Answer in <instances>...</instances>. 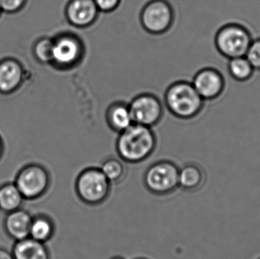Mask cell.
<instances>
[{
	"label": "cell",
	"instance_id": "obj_20",
	"mask_svg": "<svg viewBox=\"0 0 260 259\" xmlns=\"http://www.w3.org/2000/svg\"><path fill=\"white\" fill-rule=\"evenodd\" d=\"M126 167L122 161L117 158H111L102 164L101 170L111 182H117L123 179L126 174Z\"/></svg>",
	"mask_w": 260,
	"mask_h": 259
},
{
	"label": "cell",
	"instance_id": "obj_26",
	"mask_svg": "<svg viewBox=\"0 0 260 259\" xmlns=\"http://www.w3.org/2000/svg\"><path fill=\"white\" fill-rule=\"evenodd\" d=\"M3 141H2L1 138H0V156H1L2 153H3Z\"/></svg>",
	"mask_w": 260,
	"mask_h": 259
},
{
	"label": "cell",
	"instance_id": "obj_5",
	"mask_svg": "<svg viewBox=\"0 0 260 259\" xmlns=\"http://www.w3.org/2000/svg\"><path fill=\"white\" fill-rule=\"evenodd\" d=\"M79 199L87 205L103 203L110 195L111 182L100 168L90 167L81 172L76 182Z\"/></svg>",
	"mask_w": 260,
	"mask_h": 259
},
{
	"label": "cell",
	"instance_id": "obj_16",
	"mask_svg": "<svg viewBox=\"0 0 260 259\" xmlns=\"http://www.w3.org/2000/svg\"><path fill=\"white\" fill-rule=\"evenodd\" d=\"M206 180V175L200 166L190 164L179 170V187L187 191L201 188Z\"/></svg>",
	"mask_w": 260,
	"mask_h": 259
},
{
	"label": "cell",
	"instance_id": "obj_8",
	"mask_svg": "<svg viewBox=\"0 0 260 259\" xmlns=\"http://www.w3.org/2000/svg\"><path fill=\"white\" fill-rule=\"evenodd\" d=\"M133 123L152 128L160 123L164 116V105L160 99L151 93H142L129 103Z\"/></svg>",
	"mask_w": 260,
	"mask_h": 259
},
{
	"label": "cell",
	"instance_id": "obj_25",
	"mask_svg": "<svg viewBox=\"0 0 260 259\" xmlns=\"http://www.w3.org/2000/svg\"><path fill=\"white\" fill-rule=\"evenodd\" d=\"M0 259H14L12 255H11L7 251L0 249Z\"/></svg>",
	"mask_w": 260,
	"mask_h": 259
},
{
	"label": "cell",
	"instance_id": "obj_12",
	"mask_svg": "<svg viewBox=\"0 0 260 259\" xmlns=\"http://www.w3.org/2000/svg\"><path fill=\"white\" fill-rule=\"evenodd\" d=\"M24 77V68L18 61L6 59L0 62V92L13 93L22 85Z\"/></svg>",
	"mask_w": 260,
	"mask_h": 259
},
{
	"label": "cell",
	"instance_id": "obj_10",
	"mask_svg": "<svg viewBox=\"0 0 260 259\" xmlns=\"http://www.w3.org/2000/svg\"><path fill=\"white\" fill-rule=\"evenodd\" d=\"M191 82L205 101L219 97L225 86L224 75L214 67L200 68L194 75Z\"/></svg>",
	"mask_w": 260,
	"mask_h": 259
},
{
	"label": "cell",
	"instance_id": "obj_7",
	"mask_svg": "<svg viewBox=\"0 0 260 259\" xmlns=\"http://www.w3.org/2000/svg\"><path fill=\"white\" fill-rule=\"evenodd\" d=\"M180 169L171 161H162L152 164L145 172V187L155 195H166L179 187Z\"/></svg>",
	"mask_w": 260,
	"mask_h": 259
},
{
	"label": "cell",
	"instance_id": "obj_15",
	"mask_svg": "<svg viewBox=\"0 0 260 259\" xmlns=\"http://www.w3.org/2000/svg\"><path fill=\"white\" fill-rule=\"evenodd\" d=\"M14 259H50L44 243L31 238L19 240L14 247Z\"/></svg>",
	"mask_w": 260,
	"mask_h": 259
},
{
	"label": "cell",
	"instance_id": "obj_23",
	"mask_svg": "<svg viewBox=\"0 0 260 259\" xmlns=\"http://www.w3.org/2000/svg\"><path fill=\"white\" fill-rule=\"evenodd\" d=\"M27 0H0V9L6 13H16L21 11Z\"/></svg>",
	"mask_w": 260,
	"mask_h": 259
},
{
	"label": "cell",
	"instance_id": "obj_24",
	"mask_svg": "<svg viewBox=\"0 0 260 259\" xmlns=\"http://www.w3.org/2000/svg\"><path fill=\"white\" fill-rule=\"evenodd\" d=\"M122 0H94L100 12L110 13L118 9Z\"/></svg>",
	"mask_w": 260,
	"mask_h": 259
},
{
	"label": "cell",
	"instance_id": "obj_2",
	"mask_svg": "<svg viewBox=\"0 0 260 259\" xmlns=\"http://www.w3.org/2000/svg\"><path fill=\"white\" fill-rule=\"evenodd\" d=\"M165 104L172 115L181 120L198 117L205 106L192 82L177 81L171 84L165 93Z\"/></svg>",
	"mask_w": 260,
	"mask_h": 259
},
{
	"label": "cell",
	"instance_id": "obj_6",
	"mask_svg": "<svg viewBox=\"0 0 260 259\" xmlns=\"http://www.w3.org/2000/svg\"><path fill=\"white\" fill-rule=\"evenodd\" d=\"M174 10L167 0H150L141 10L139 19L144 30L151 34L166 33L174 21Z\"/></svg>",
	"mask_w": 260,
	"mask_h": 259
},
{
	"label": "cell",
	"instance_id": "obj_22",
	"mask_svg": "<svg viewBox=\"0 0 260 259\" xmlns=\"http://www.w3.org/2000/svg\"><path fill=\"white\" fill-rule=\"evenodd\" d=\"M245 56L254 70L260 71V36L253 40Z\"/></svg>",
	"mask_w": 260,
	"mask_h": 259
},
{
	"label": "cell",
	"instance_id": "obj_13",
	"mask_svg": "<svg viewBox=\"0 0 260 259\" xmlns=\"http://www.w3.org/2000/svg\"><path fill=\"white\" fill-rule=\"evenodd\" d=\"M108 126L114 132L120 133L133 124L129 103L115 101L109 105L105 114Z\"/></svg>",
	"mask_w": 260,
	"mask_h": 259
},
{
	"label": "cell",
	"instance_id": "obj_18",
	"mask_svg": "<svg viewBox=\"0 0 260 259\" xmlns=\"http://www.w3.org/2000/svg\"><path fill=\"white\" fill-rule=\"evenodd\" d=\"M22 195L16 185L8 184L0 188V209L12 212L18 210L22 202Z\"/></svg>",
	"mask_w": 260,
	"mask_h": 259
},
{
	"label": "cell",
	"instance_id": "obj_29",
	"mask_svg": "<svg viewBox=\"0 0 260 259\" xmlns=\"http://www.w3.org/2000/svg\"><path fill=\"white\" fill-rule=\"evenodd\" d=\"M137 259H145V258H137Z\"/></svg>",
	"mask_w": 260,
	"mask_h": 259
},
{
	"label": "cell",
	"instance_id": "obj_1",
	"mask_svg": "<svg viewBox=\"0 0 260 259\" xmlns=\"http://www.w3.org/2000/svg\"><path fill=\"white\" fill-rule=\"evenodd\" d=\"M157 145V138L152 129L133 123L119 133L116 150L125 162H142L152 155Z\"/></svg>",
	"mask_w": 260,
	"mask_h": 259
},
{
	"label": "cell",
	"instance_id": "obj_3",
	"mask_svg": "<svg viewBox=\"0 0 260 259\" xmlns=\"http://www.w3.org/2000/svg\"><path fill=\"white\" fill-rule=\"evenodd\" d=\"M53 39L50 65L61 71L77 67L85 58L86 48L79 35L73 32H62Z\"/></svg>",
	"mask_w": 260,
	"mask_h": 259
},
{
	"label": "cell",
	"instance_id": "obj_11",
	"mask_svg": "<svg viewBox=\"0 0 260 259\" xmlns=\"http://www.w3.org/2000/svg\"><path fill=\"white\" fill-rule=\"evenodd\" d=\"M64 13L70 25L83 29L91 27L96 22L100 11L94 0H69Z\"/></svg>",
	"mask_w": 260,
	"mask_h": 259
},
{
	"label": "cell",
	"instance_id": "obj_21",
	"mask_svg": "<svg viewBox=\"0 0 260 259\" xmlns=\"http://www.w3.org/2000/svg\"><path fill=\"white\" fill-rule=\"evenodd\" d=\"M53 39L47 36L37 40L33 47V54L35 59L44 65H50L52 59Z\"/></svg>",
	"mask_w": 260,
	"mask_h": 259
},
{
	"label": "cell",
	"instance_id": "obj_19",
	"mask_svg": "<svg viewBox=\"0 0 260 259\" xmlns=\"http://www.w3.org/2000/svg\"><path fill=\"white\" fill-rule=\"evenodd\" d=\"M54 232L53 222L46 217L32 219L29 236L33 240L44 243L51 238Z\"/></svg>",
	"mask_w": 260,
	"mask_h": 259
},
{
	"label": "cell",
	"instance_id": "obj_9",
	"mask_svg": "<svg viewBox=\"0 0 260 259\" xmlns=\"http://www.w3.org/2000/svg\"><path fill=\"white\" fill-rule=\"evenodd\" d=\"M49 184L50 177L47 170L41 166L31 165L18 174L16 187L23 197L36 199L47 191Z\"/></svg>",
	"mask_w": 260,
	"mask_h": 259
},
{
	"label": "cell",
	"instance_id": "obj_28",
	"mask_svg": "<svg viewBox=\"0 0 260 259\" xmlns=\"http://www.w3.org/2000/svg\"><path fill=\"white\" fill-rule=\"evenodd\" d=\"M2 12H2L1 9H0V15H1Z\"/></svg>",
	"mask_w": 260,
	"mask_h": 259
},
{
	"label": "cell",
	"instance_id": "obj_17",
	"mask_svg": "<svg viewBox=\"0 0 260 259\" xmlns=\"http://www.w3.org/2000/svg\"><path fill=\"white\" fill-rule=\"evenodd\" d=\"M227 69L231 77L238 82L249 80L254 73V68L246 56L229 59Z\"/></svg>",
	"mask_w": 260,
	"mask_h": 259
},
{
	"label": "cell",
	"instance_id": "obj_4",
	"mask_svg": "<svg viewBox=\"0 0 260 259\" xmlns=\"http://www.w3.org/2000/svg\"><path fill=\"white\" fill-rule=\"evenodd\" d=\"M253 40V34L246 26L228 23L217 31L215 44L220 54L231 59L245 56Z\"/></svg>",
	"mask_w": 260,
	"mask_h": 259
},
{
	"label": "cell",
	"instance_id": "obj_27",
	"mask_svg": "<svg viewBox=\"0 0 260 259\" xmlns=\"http://www.w3.org/2000/svg\"><path fill=\"white\" fill-rule=\"evenodd\" d=\"M111 259H124V258H122V257H114V258H113Z\"/></svg>",
	"mask_w": 260,
	"mask_h": 259
},
{
	"label": "cell",
	"instance_id": "obj_14",
	"mask_svg": "<svg viewBox=\"0 0 260 259\" xmlns=\"http://www.w3.org/2000/svg\"><path fill=\"white\" fill-rule=\"evenodd\" d=\"M32 219L25 211L15 210L12 211L6 220V228L8 234L15 240L28 238Z\"/></svg>",
	"mask_w": 260,
	"mask_h": 259
}]
</instances>
